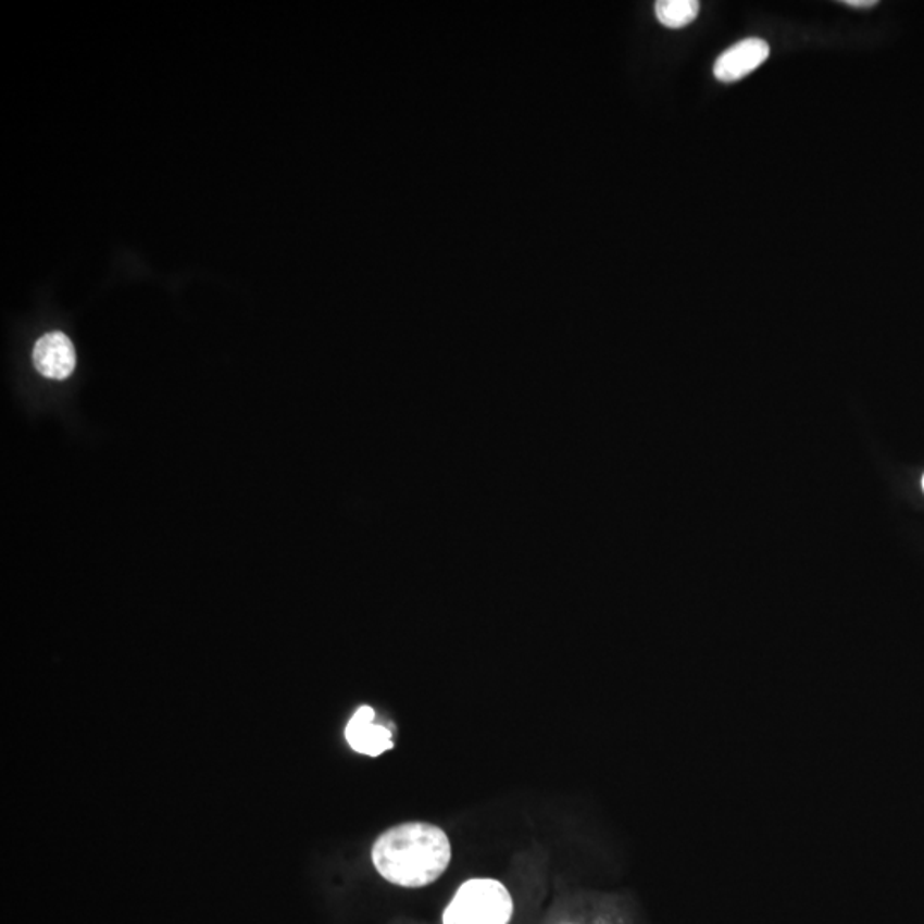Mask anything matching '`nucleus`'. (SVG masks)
Listing matches in <instances>:
<instances>
[{
	"instance_id": "1",
	"label": "nucleus",
	"mask_w": 924,
	"mask_h": 924,
	"mask_svg": "<svg viewBox=\"0 0 924 924\" xmlns=\"http://www.w3.org/2000/svg\"><path fill=\"white\" fill-rule=\"evenodd\" d=\"M452 848L446 832L425 822H408L384 832L372 848V863L389 884L422 888L449 869Z\"/></svg>"
},
{
	"instance_id": "2",
	"label": "nucleus",
	"mask_w": 924,
	"mask_h": 924,
	"mask_svg": "<svg viewBox=\"0 0 924 924\" xmlns=\"http://www.w3.org/2000/svg\"><path fill=\"white\" fill-rule=\"evenodd\" d=\"M514 900L505 885L491 878L464 882L444 911V924H509Z\"/></svg>"
},
{
	"instance_id": "3",
	"label": "nucleus",
	"mask_w": 924,
	"mask_h": 924,
	"mask_svg": "<svg viewBox=\"0 0 924 924\" xmlns=\"http://www.w3.org/2000/svg\"><path fill=\"white\" fill-rule=\"evenodd\" d=\"M769 43L762 38H745L732 49L721 53L714 64L715 79L721 83H735L764 64L769 59Z\"/></svg>"
},
{
	"instance_id": "4",
	"label": "nucleus",
	"mask_w": 924,
	"mask_h": 924,
	"mask_svg": "<svg viewBox=\"0 0 924 924\" xmlns=\"http://www.w3.org/2000/svg\"><path fill=\"white\" fill-rule=\"evenodd\" d=\"M346 741L354 752L378 757L395 748L392 735L387 727L375 724L374 709L369 706L358 709L345 729Z\"/></svg>"
},
{
	"instance_id": "5",
	"label": "nucleus",
	"mask_w": 924,
	"mask_h": 924,
	"mask_svg": "<svg viewBox=\"0 0 924 924\" xmlns=\"http://www.w3.org/2000/svg\"><path fill=\"white\" fill-rule=\"evenodd\" d=\"M33 362L45 377L62 380L74 372L76 351L65 334H45L43 338L35 345Z\"/></svg>"
},
{
	"instance_id": "6",
	"label": "nucleus",
	"mask_w": 924,
	"mask_h": 924,
	"mask_svg": "<svg viewBox=\"0 0 924 924\" xmlns=\"http://www.w3.org/2000/svg\"><path fill=\"white\" fill-rule=\"evenodd\" d=\"M655 16L661 25L678 29L690 25L699 16L700 4L697 0H660L655 2Z\"/></svg>"
},
{
	"instance_id": "7",
	"label": "nucleus",
	"mask_w": 924,
	"mask_h": 924,
	"mask_svg": "<svg viewBox=\"0 0 924 924\" xmlns=\"http://www.w3.org/2000/svg\"><path fill=\"white\" fill-rule=\"evenodd\" d=\"M842 4L849 5V8H873L876 5L875 0H845Z\"/></svg>"
},
{
	"instance_id": "8",
	"label": "nucleus",
	"mask_w": 924,
	"mask_h": 924,
	"mask_svg": "<svg viewBox=\"0 0 924 924\" xmlns=\"http://www.w3.org/2000/svg\"><path fill=\"white\" fill-rule=\"evenodd\" d=\"M923 490H924V476H923Z\"/></svg>"
}]
</instances>
